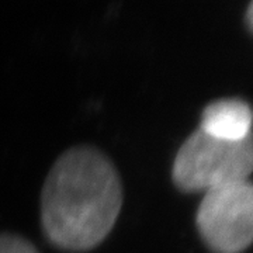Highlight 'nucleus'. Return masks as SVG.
Wrapping results in <instances>:
<instances>
[{"mask_svg": "<svg viewBox=\"0 0 253 253\" xmlns=\"http://www.w3.org/2000/svg\"><path fill=\"white\" fill-rule=\"evenodd\" d=\"M121 206V181L109 158L90 146L71 148L56 159L44 183L42 228L61 249L90 251L111 232Z\"/></svg>", "mask_w": 253, "mask_h": 253, "instance_id": "obj_1", "label": "nucleus"}, {"mask_svg": "<svg viewBox=\"0 0 253 253\" xmlns=\"http://www.w3.org/2000/svg\"><path fill=\"white\" fill-rule=\"evenodd\" d=\"M253 172V134L242 141H222L201 129L186 139L176 155L173 180L183 191H210L248 180Z\"/></svg>", "mask_w": 253, "mask_h": 253, "instance_id": "obj_2", "label": "nucleus"}, {"mask_svg": "<svg viewBox=\"0 0 253 253\" xmlns=\"http://www.w3.org/2000/svg\"><path fill=\"white\" fill-rule=\"evenodd\" d=\"M197 228L217 253H239L253 242V183L238 181L207 191L197 211Z\"/></svg>", "mask_w": 253, "mask_h": 253, "instance_id": "obj_3", "label": "nucleus"}, {"mask_svg": "<svg viewBox=\"0 0 253 253\" xmlns=\"http://www.w3.org/2000/svg\"><path fill=\"white\" fill-rule=\"evenodd\" d=\"M253 110L241 99L217 100L203 111L200 129L222 141H242L253 134Z\"/></svg>", "mask_w": 253, "mask_h": 253, "instance_id": "obj_4", "label": "nucleus"}, {"mask_svg": "<svg viewBox=\"0 0 253 253\" xmlns=\"http://www.w3.org/2000/svg\"><path fill=\"white\" fill-rule=\"evenodd\" d=\"M0 253H38V251L23 236L0 234Z\"/></svg>", "mask_w": 253, "mask_h": 253, "instance_id": "obj_5", "label": "nucleus"}, {"mask_svg": "<svg viewBox=\"0 0 253 253\" xmlns=\"http://www.w3.org/2000/svg\"><path fill=\"white\" fill-rule=\"evenodd\" d=\"M246 20H248V24L249 27L253 31V3H251L249 9H248V13H246Z\"/></svg>", "mask_w": 253, "mask_h": 253, "instance_id": "obj_6", "label": "nucleus"}]
</instances>
